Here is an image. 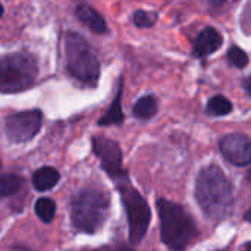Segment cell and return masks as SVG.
Instances as JSON below:
<instances>
[{
  "label": "cell",
  "instance_id": "cell-22",
  "mask_svg": "<svg viewBox=\"0 0 251 251\" xmlns=\"http://www.w3.org/2000/svg\"><path fill=\"white\" fill-rule=\"evenodd\" d=\"M244 219H246V222H250V209L246 212V215H244Z\"/></svg>",
  "mask_w": 251,
  "mask_h": 251
},
{
  "label": "cell",
  "instance_id": "cell-5",
  "mask_svg": "<svg viewBox=\"0 0 251 251\" xmlns=\"http://www.w3.org/2000/svg\"><path fill=\"white\" fill-rule=\"evenodd\" d=\"M116 190L119 191L121 200L124 203L128 228H129V243L132 246L141 244L144 240L150 222H151V210L147 200L140 194V191L131 184L128 174L113 179Z\"/></svg>",
  "mask_w": 251,
  "mask_h": 251
},
{
  "label": "cell",
  "instance_id": "cell-7",
  "mask_svg": "<svg viewBox=\"0 0 251 251\" xmlns=\"http://www.w3.org/2000/svg\"><path fill=\"white\" fill-rule=\"evenodd\" d=\"M43 112L40 109L10 113L4 118V134L10 143L22 144L31 141L41 129Z\"/></svg>",
  "mask_w": 251,
  "mask_h": 251
},
{
  "label": "cell",
  "instance_id": "cell-16",
  "mask_svg": "<svg viewBox=\"0 0 251 251\" xmlns=\"http://www.w3.org/2000/svg\"><path fill=\"white\" fill-rule=\"evenodd\" d=\"M24 178L16 174H4L0 176V197H10L19 193L24 185Z\"/></svg>",
  "mask_w": 251,
  "mask_h": 251
},
{
  "label": "cell",
  "instance_id": "cell-4",
  "mask_svg": "<svg viewBox=\"0 0 251 251\" xmlns=\"http://www.w3.org/2000/svg\"><path fill=\"white\" fill-rule=\"evenodd\" d=\"M66 71L79 84L94 88L100 78V62L91 44L78 32H65Z\"/></svg>",
  "mask_w": 251,
  "mask_h": 251
},
{
  "label": "cell",
  "instance_id": "cell-9",
  "mask_svg": "<svg viewBox=\"0 0 251 251\" xmlns=\"http://www.w3.org/2000/svg\"><path fill=\"white\" fill-rule=\"evenodd\" d=\"M221 153L234 166H249L251 162V141L249 135L234 132L225 135L219 143Z\"/></svg>",
  "mask_w": 251,
  "mask_h": 251
},
{
  "label": "cell",
  "instance_id": "cell-19",
  "mask_svg": "<svg viewBox=\"0 0 251 251\" xmlns=\"http://www.w3.org/2000/svg\"><path fill=\"white\" fill-rule=\"evenodd\" d=\"M228 60L238 69H243V68H247L249 63H250V57L247 54V51H244L241 47L238 46H232L229 50H228Z\"/></svg>",
  "mask_w": 251,
  "mask_h": 251
},
{
  "label": "cell",
  "instance_id": "cell-24",
  "mask_svg": "<svg viewBox=\"0 0 251 251\" xmlns=\"http://www.w3.org/2000/svg\"><path fill=\"white\" fill-rule=\"evenodd\" d=\"M0 169H1V160H0Z\"/></svg>",
  "mask_w": 251,
  "mask_h": 251
},
{
  "label": "cell",
  "instance_id": "cell-2",
  "mask_svg": "<svg viewBox=\"0 0 251 251\" xmlns=\"http://www.w3.org/2000/svg\"><path fill=\"white\" fill-rule=\"evenodd\" d=\"M109 210V194L97 187H85L71 200V224L78 232L94 234L103 228Z\"/></svg>",
  "mask_w": 251,
  "mask_h": 251
},
{
  "label": "cell",
  "instance_id": "cell-14",
  "mask_svg": "<svg viewBox=\"0 0 251 251\" xmlns=\"http://www.w3.org/2000/svg\"><path fill=\"white\" fill-rule=\"evenodd\" d=\"M159 110V100L154 94L140 97L132 106V116L138 121H150Z\"/></svg>",
  "mask_w": 251,
  "mask_h": 251
},
{
  "label": "cell",
  "instance_id": "cell-17",
  "mask_svg": "<svg viewBox=\"0 0 251 251\" xmlns=\"http://www.w3.org/2000/svg\"><path fill=\"white\" fill-rule=\"evenodd\" d=\"M34 212H35L37 218L41 222L50 224L54 219V215H56V203L49 197H41V199H38L35 201Z\"/></svg>",
  "mask_w": 251,
  "mask_h": 251
},
{
  "label": "cell",
  "instance_id": "cell-12",
  "mask_svg": "<svg viewBox=\"0 0 251 251\" xmlns=\"http://www.w3.org/2000/svg\"><path fill=\"white\" fill-rule=\"evenodd\" d=\"M122 96H124V76L119 78L116 96L109 106L107 112L97 121L99 126H110V125H121L125 121V115L122 112Z\"/></svg>",
  "mask_w": 251,
  "mask_h": 251
},
{
  "label": "cell",
  "instance_id": "cell-13",
  "mask_svg": "<svg viewBox=\"0 0 251 251\" xmlns=\"http://www.w3.org/2000/svg\"><path fill=\"white\" fill-rule=\"evenodd\" d=\"M59 179L60 174L57 172V169H54L53 166H43L32 174V187L37 191L44 193L54 188Z\"/></svg>",
  "mask_w": 251,
  "mask_h": 251
},
{
  "label": "cell",
  "instance_id": "cell-3",
  "mask_svg": "<svg viewBox=\"0 0 251 251\" xmlns=\"http://www.w3.org/2000/svg\"><path fill=\"white\" fill-rule=\"evenodd\" d=\"M156 207L160 218V238L168 249L185 250L197 240V225L181 204L166 199H157Z\"/></svg>",
  "mask_w": 251,
  "mask_h": 251
},
{
  "label": "cell",
  "instance_id": "cell-18",
  "mask_svg": "<svg viewBox=\"0 0 251 251\" xmlns=\"http://www.w3.org/2000/svg\"><path fill=\"white\" fill-rule=\"evenodd\" d=\"M159 19L157 12H150L144 9H138L132 13V22L138 28H151Z\"/></svg>",
  "mask_w": 251,
  "mask_h": 251
},
{
  "label": "cell",
  "instance_id": "cell-6",
  "mask_svg": "<svg viewBox=\"0 0 251 251\" xmlns=\"http://www.w3.org/2000/svg\"><path fill=\"white\" fill-rule=\"evenodd\" d=\"M38 75L37 59L28 51L0 56V93L15 94L32 87Z\"/></svg>",
  "mask_w": 251,
  "mask_h": 251
},
{
  "label": "cell",
  "instance_id": "cell-10",
  "mask_svg": "<svg viewBox=\"0 0 251 251\" xmlns=\"http://www.w3.org/2000/svg\"><path fill=\"white\" fill-rule=\"evenodd\" d=\"M224 46V35L213 26H206L194 40L193 54L197 59L207 57Z\"/></svg>",
  "mask_w": 251,
  "mask_h": 251
},
{
  "label": "cell",
  "instance_id": "cell-8",
  "mask_svg": "<svg viewBox=\"0 0 251 251\" xmlns=\"http://www.w3.org/2000/svg\"><path fill=\"white\" fill-rule=\"evenodd\" d=\"M91 147H93V153L100 160L101 169L107 174V176L112 181L128 174L122 165L124 162L122 150L115 140H110L103 135H96L91 138Z\"/></svg>",
  "mask_w": 251,
  "mask_h": 251
},
{
  "label": "cell",
  "instance_id": "cell-1",
  "mask_svg": "<svg viewBox=\"0 0 251 251\" xmlns=\"http://www.w3.org/2000/svg\"><path fill=\"white\" fill-rule=\"evenodd\" d=\"M194 196L203 213L213 222L224 221L234 209V185L218 165H209L199 172Z\"/></svg>",
  "mask_w": 251,
  "mask_h": 251
},
{
  "label": "cell",
  "instance_id": "cell-15",
  "mask_svg": "<svg viewBox=\"0 0 251 251\" xmlns=\"http://www.w3.org/2000/svg\"><path fill=\"white\" fill-rule=\"evenodd\" d=\"M232 109H234L232 101L222 94H216V96L210 97L206 104V113L213 118L226 116L232 112Z\"/></svg>",
  "mask_w": 251,
  "mask_h": 251
},
{
  "label": "cell",
  "instance_id": "cell-20",
  "mask_svg": "<svg viewBox=\"0 0 251 251\" xmlns=\"http://www.w3.org/2000/svg\"><path fill=\"white\" fill-rule=\"evenodd\" d=\"M225 1L226 0H209V3H210L212 7H221V6L225 4Z\"/></svg>",
  "mask_w": 251,
  "mask_h": 251
},
{
  "label": "cell",
  "instance_id": "cell-21",
  "mask_svg": "<svg viewBox=\"0 0 251 251\" xmlns=\"http://www.w3.org/2000/svg\"><path fill=\"white\" fill-rule=\"evenodd\" d=\"M250 81H251L250 76H246V78H244V90H246V93H247L249 96H251V91H250Z\"/></svg>",
  "mask_w": 251,
  "mask_h": 251
},
{
  "label": "cell",
  "instance_id": "cell-23",
  "mask_svg": "<svg viewBox=\"0 0 251 251\" xmlns=\"http://www.w3.org/2000/svg\"><path fill=\"white\" fill-rule=\"evenodd\" d=\"M3 13H4V7H3V4L0 3V18L3 16Z\"/></svg>",
  "mask_w": 251,
  "mask_h": 251
},
{
  "label": "cell",
  "instance_id": "cell-11",
  "mask_svg": "<svg viewBox=\"0 0 251 251\" xmlns=\"http://www.w3.org/2000/svg\"><path fill=\"white\" fill-rule=\"evenodd\" d=\"M75 15L81 24H84L94 34H106L107 24L104 18L87 1H78L75 6Z\"/></svg>",
  "mask_w": 251,
  "mask_h": 251
}]
</instances>
